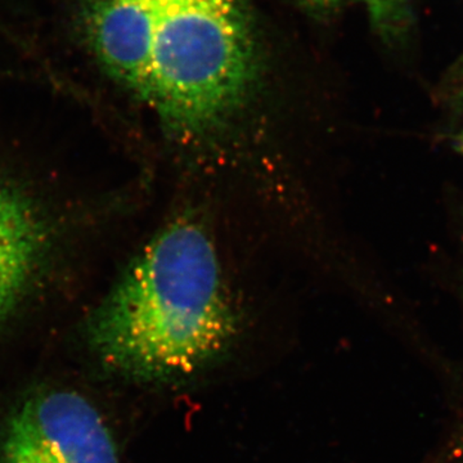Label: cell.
<instances>
[{
  "mask_svg": "<svg viewBox=\"0 0 463 463\" xmlns=\"http://www.w3.org/2000/svg\"><path fill=\"white\" fill-rule=\"evenodd\" d=\"M100 65L167 132H213L257 83V26L246 0H83Z\"/></svg>",
  "mask_w": 463,
  "mask_h": 463,
  "instance_id": "1",
  "label": "cell"
},
{
  "mask_svg": "<svg viewBox=\"0 0 463 463\" xmlns=\"http://www.w3.org/2000/svg\"><path fill=\"white\" fill-rule=\"evenodd\" d=\"M239 330L212 237L192 219L163 228L97 310L90 340L130 379H183L228 352Z\"/></svg>",
  "mask_w": 463,
  "mask_h": 463,
  "instance_id": "2",
  "label": "cell"
},
{
  "mask_svg": "<svg viewBox=\"0 0 463 463\" xmlns=\"http://www.w3.org/2000/svg\"><path fill=\"white\" fill-rule=\"evenodd\" d=\"M0 463H118L111 431L75 392L35 395L9 420Z\"/></svg>",
  "mask_w": 463,
  "mask_h": 463,
  "instance_id": "3",
  "label": "cell"
},
{
  "mask_svg": "<svg viewBox=\"0 0 463 463\" xmlns=\"http://www.w3.org/2000/svg\"><path fill=\"white\" fill-rule=\"evenodd\" d=\"M38 216L20 194L0 184V319L20 298L43 248Z\"/></svg>",
  "mask_w": 463,
  "mask_h": 463,
  "instance_id": "4",
  "label": "cell"
},
{
  "mask_svg": "<svg viewBox=\"0 0 463 463\" xmlns=\"http://www.w3.org/2000/svg\"><path fill=\"white\" fill-rule=\"evenodd\" d=\"M381 36L392 41L407 24L408 0H361Z\"/></svg>",
  "mask_w": 463,
  "mask_h": 463,
  "instance_id": "5",
  "label": "cell"
},
{
  "mask_svg": "<svg viewBox=\"0 0 463 463\" xmlns=\"http://www.w3.org/2000/svg\"><path fill=\"white\" fill-rule=\"evenodd\" d=\"M298 5L318 14H328L343 7L347 0H295Z\"/></svg>",
  "mask_w": 463,
  "mask_h": 463,
  "instance_id": "6",
  "label": "cell"
},
{
  "mask_svg": "<svg viewBox=\"0 0 463 463\" xmlns=\"http://www.w3.org/2000/svg\"><path fill=\"white\" fill-rule=\"evenodd\" d=\"M455 106L456 109H458V111L461 112V114H463V85L461 87V90L457 91Z\"/></svg>",
  "mask_w": 463,
  "mask_h": 463,
  "instance_id": "7",
  "label": "cell"
},
{
  "mask_svg": "<svg viewBox=\"0 0 463 463\" xmlns=\"http://www.w3.org/2000/svg\"><path fill=\"white\" fill-rule=\"evenodd\" d=\"M457 151L461 152L463 155V130L461 133L457 134L455 141H453Z\"/></svg>",
  "mask_w": 463,
  "mask_h": 463,
  "instance_id": "8",
  "label": "cell"
}]
</instances>
